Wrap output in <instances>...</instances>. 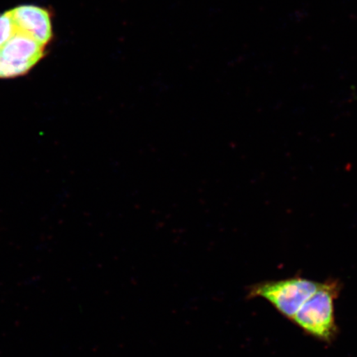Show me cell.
Wrapping results in <instances>:
<instances>
[{"mask_svg":"<svg viewBox=\"0 0 357 357\" xmlns=\"http://www.w3.org/2000/svg\"><path fill=\"white\" fill-rule=\"evenodd\" d=\"M10 11L17 33L29 36L45 47L51 41L52 24L47 10L35 6H21Z\"/></svg>","mask_w":357,"mask_h":357,"instance_id":"3957f363","label":"cell"},{"mask_svg":"<svg viewBox=\"0 0 357 357\" xmlns=\"http://www.w3.org/2000/svg\"><path fill=\"white\" fill-rule=\"evenodd\" d=\"M319 284L320 282L298 275L284 280L264 281L252 285L249 289L248 297L264 298L281 315L292 321Z\"/></svg>","mask_w":357,"mask_h":357,"instance_id":"7a4b0ae2","label":"cell"},{"mask_svg":"<svg viewBox=\"0 0 357 357\" xmlns=\"http://www.w3.org/2000/svg\"><path fill=\"white\" fill-rule=\"evenodd\" d=\"M17 33L16 26L10 10L0 15V48Z\"/></svg>","mask_w":357,"mask_h":357,"instance_id":"5b68a950","label":"cell"},{"mask_svg":"<svg viewBox=\"0 0 357 357\" xmlns=\"http://www.w3.org/2000/svg\"><path fill=\"white\" fill-rule=\"evenodd\" d=\"M20 71L0 56V79H12L21 77Z\"/></svg>","mask_w":357,"mask_h":357,"instance_id":"8992f818","label":"cell"},{"mask_svg":"<svg viewBox=\"0 0 357 357\" xmlns=\"http://www.w3.org/2000/svg\"><path fill=\"white\" fill-rule=\"evenodd\" d=\"M44 47L43 45L29 36L17 33L0 48V56L25 75L42 59Z\"/></svg>","mask_w":357,"mask_h":357,"instance_id":"277c9868","label":"cell"},{"mask_svg":"<svg viewBox=\"0 0 357 357\" xmlns=\"http://www.w3.org/2000/svg\"><path fill=\"white\" fill-rule=\"evenodd\" d=\"M342 284L337 280L320 283L316 291L303 303L291 322L317 340L330 343L337 335L335 301Z\"/></svg>","mask_w":357,"mask_h":357,"instance_id":"6da1fadb","label":"cell"}]
</instances>
